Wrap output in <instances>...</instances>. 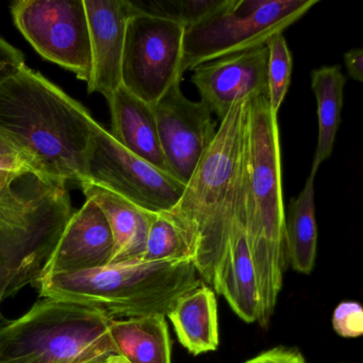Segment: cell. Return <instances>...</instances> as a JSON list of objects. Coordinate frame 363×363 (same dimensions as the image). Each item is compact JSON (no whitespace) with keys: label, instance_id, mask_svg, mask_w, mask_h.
I'll list each match as a JSON object with an SVG mask.
<instances>
[{"label":"cell","instance_id":"obj_16","mask_svg":"<svg viewBox=\"0 0 363 363\" xmlns=\"http://www.w3.org/2000/svg\"><path fill=\"white\" fill-rule=\"evenodd\" d=\"M108 104L111 113L110 135L113 139L131 154L171 175L161 148L152 106L123 86Z\"/></svg>","mask_w":363,"mask_h":363},{"label":"cell","instance_id":"obj_29","mask_svg":"<svg viewBox=\"0 0 363 363\" xmlns=\"http://www.w3.org/2000/svg\"><path fill=\"white\" fill-rule=\"evenodd\" d=\"M344 63L348 76L356 82H363V50L361 48L348 50L344 54Z\"/></svg>","mask_w":363,"mask_h":363},{"label":"cell","instance_id":"obj_27","mask_svg":"<svg viewBox=\"0 0 363 363\" xmlns=\"http://www.w3.org/2000/svg\"><path fill=\"white\" fill-rule=\"evenodd\" d=\"M33 171L21 152L0 135V173Z\"/></svg>","mask_w":363,"mask_h":363},{"label":"cell","instance_id":"obj_1","mask_svg":"<svg viewBox=\"0 0 363 363\" xmlns=\"http://www.w3.org/2000/svg\"><path fill=\"white\" fill-rule=\"evenodd\" d=\"M96 124L82 104L27 65L0 84V135L40 175L86 182Z\"/></svg>","mask_w":363,"mask_h":363},{"label":"cell","instance_id":"obj_28","mask_svg":"<svg viewBox=\"0 0 363 363\" xmlns=\"http://www.w3.org/2000/svg\"><path fill=\"white\" fill-rule=\"evenodd\" d=\"M245 363H306L305 359L297 350L277 347L262 352Z\"/></svg>","mask_w":363,"mask_h":363},{"label":"cell","instance_id":"obj_20","mask_svg":"<svg viewBox=\"0 0 363 363\" xmlns=\"http://www.w3.org/2000/svg\"><path fill=\"white\" fill-rule=\"evenodd\" d=\"M345 76L340 65L322 67L311 73V88L318 107V135L311 173L315 177L320 164L330 157L339 129L343 106Z\"/></svg>","mask_w":363,"mask_h":363},{"label":"cell","instance_id":"obj_17","mask_svg":"<svg viewBox=\"0 0 363 363\" xmlns=\"http://www.w3.org/2000/svg\"><path fill=\"white\" fill-rule=\"evenodd\" d=\"M80 186L86 199L97 203L109 223L114 244L109 264L141 260L154 212L90 182H82Z\"/></svg>","mask_w":363,"mask_h":363},{"label":"cell","instance_id":"obj_9","mask_svg":"<svg viewBox=\"0 0 363 363\" xmlns=\"http://www.w3.org/2000/svg\"><path fill=\"white\" fill-rule=\"evenodd\" d=\"M11 14L40 56L88 84L92 55L84 0H18L12 4Z\"/></svg>","mask_w":363,"mask_h":363},{"label":"cell","instance_id":"obj_18","mask_svg":"<svg viewBox=\"0 0 363 363\" xmlns=\"http://www.w3.org/2000/svg\"><path fill=\"white\" fill-rule=\"evenodd\" d=\"M180 343L197 356L218 346V303L209 286L201 284L182 295L167 314Z\"/></svg>","mask_w":363,"mask_h":363},{"label":"cell","instance_id":"obj_12","mask_svg":"<svg viewBox=\"0 0 363 363\" xmlns=\"http://www.w3.org/2000/svg\"><path fill=\"white\" fill-rule=\"evenodd\" d=\"M267 60L269 50L261 46L199 65L191 82L220 122L239 99L267 95Z\"/></svg>","mask_w":363,"mask_h":363},{"label":"cell","instance_id":"obj_22","mask_svg":"<svg viewBox=\"0 0 363 363\" xmlns=\"http://www.w3.org/2000/svg\"><path fill=\"white\" fill-rule=\"evenodd\" d=\"M194 254L188 235L167 211L155 213L141 261H193Z\"/></svg>","mask_w":363,"mask_h":363},{"label":"cell","instance_id":"obj_26","mask_svg":"<svg viewBox=\"0 0 363 363\" xmlns=\"http://www.w3.org/2000/svg\"><path fill=\"white\" fill-rule=\"evenodd\" d=\"M25 63V56L18 48L0 37V84L20 71Z\"/></svg>","mask_w":363,"mask_h":363},{"label":"cell","instance_id":"obj_19","mask_svg":"<svg viewBox=\"0 0 363 363\" xmlns=\"http://www.w3.org/2000/svg\"><path fill=\"white\" fill-rule=\"evenodd\" d=\"M110 337L116 354L128 363H171V343L165 316L112 318Z\"/></svg>","mask_w":363,"mask_h":363},{"label":"cell","instance_id":"obj_25","mask_svg":"<svg viewBox=\"0 0 363 363\" xmlns=\"http://www.w3.org/2000/svg\"><path fill=\"white\" fill-rule=\"evenodd\" d=\"M335 333L344 337H356L363 333V311L354 301H342L333 312Z\"/></svg>","mask_w":363,"mask_h":363},{"label":"cell","instance_id":"obj_14","mask_svg":"<svg viewBox=\"0 0 363 363\" xmlns=\"http://www.w3.org/2000/svg\"><path fill=\"white\" fill-rule=\"evenodd\" d=\"M113 237L105 214L96 203L86 199L82 209L74 212L56 247L52 250L43 275L90 271L110 263Z\"/></svg>","mask_w":363,"mask_h":363},{"label":"cell","instance_id":"obj_4","mask_svg":"<svg viewBox=\"0 0 363 363\" xmlns=\"http://www.w3.org/2000/svg\"><path fill=\"white\" fill-rule=\"evenodd\" d=\"M73 213L65 182L33 171L0 173V307L38 286Z\"/></svg>","mask_w":363,"mask_h":363},{"label":"cell","instance_id":"obj_23","mask_svg":"<svg viewBox=\"0 0 363 363\" xmlns=\"http://www.w3.org/2000/svg\"><path fill=\"white\" fill-rule=\"evenodd\" d=\"M269 50L267 60V99L272 112L278 116L284 103L292 76V55L284 35L272 38L267 43Z\"/></svg>","mask_w":363,"mask_h":363},{"label":"cell","instance_id":"obj_2","mask_svg":"<svg viewBox=\"0 0 363 363\" xmlns=\"http://www.w3.org/2000/svg\"><path fill=\"white\" fill-rule=\"evenodd\" d=\"M242 182L248 244L258 288L257 322L265 327L281 290L286 257L279 126L267 95L250 97Z\"/></svg>","mask_w":363,"mask_h":363},{"label":"cell","instance_id":"obj_24","mask_svg":"<svg viewBox=\"0 0 363 363\" xmlns=\"http://www.w3.org/2000/svg\"><path fill=\"white\" fill-rule=\"evenodd\" d=\"M131 3L138 11L171 18L186 29L213 13L222 5L223 0H152Z\"/></svg>","mask_w":363,"mask_h":363},{"label":"cell","instance_id":"obj_8","mask_svg":"<svg viewBox=\"0 0 363 363\" xmlns=\"http://www.w3.org/2000/svg\"><path fill=\"white\" fill-rule=\"evenodd\" d=\"M184 30L176 21L137 10L127 24L122 86L154 105L174 84H182Z\"/></svg>","mask_w":363,"mask_h":363},{"label":"cell","instance_id":"obj_13","mask_svg":"<svg viewBox=\"0 0 363 363\" xmlns=\"http://www.w3.org/2000/svg\"><path fill=\"white\" fill-rule=\"evenodd\" d=\"M90 30L92 69L88 93L110 101L122 86L127 24L137 12L129 0H84Z\"/></svg>","mask_w":363,"mask_h":363},{"label":"cell","instance_id":"obj_10","mask_svg":"<svg viewBox=\"0 0 363 363\" xmlns=\"http://www.w3.org/2000/svg\"><path fill=\"white\" fill-rule=\"evenodd\" d=\"M107 189L142 209L171 211L186 184L125 150L110 133L95 125L86 167V182Z\"/></svg>","mask_w":363,"mask_h":363},{"label":"cell","instance_id":"obj_5","mask_svg":"<svg viewBox=\"0 0 363 363\" xmlns=\"http://www.w3.org/2000/svg\"><path fill=\"white\" fill-rule=\"evenodd\" d=\"M192 260L133 261L71 274H48L43 297L82 303L114 320L167 316L177 299L201 286Z\"/></svg>","mask_w":363,"mask_h":363},{"label":"cell","instance_id":"obj_3","mask_svg":"<svg viewBox=\"0 0 363 363\" xmlns=\"http://www.w3.org/2000/svg\"><path fill=\"white\" fill-rule=\"evenodd\" d=\"M250 97L233 104L171 211L194 247L195 269L209 284L224 254L243 167L244 133Z\"/></svg>","mask_w":363,"mask_h":363},{"label":"cell","instance_id":"obj_15","mask_svg":"<svg viewBox=\"0 0 363 363\" xmlns=\"http://www.w3.org/2000/svg\"><path fill=\"white\" fill-rule=\"evenodd\" d=\"M212 286L242 320H258V288L248 244L242 177L228 241L214 272Z\"/></svg>","mask_w":363,"mask_h":363},{"label":"cell","instance_id":"obj_21","mask_svg":"<svg viewBox=\"0 0 363 363\" xmlns=\"http://www.w3.org/2000/svg\"><path fill=\"white\" fill-rule=\"evenodd\" d=\"M314 178L310 175L298 196L291 199L284 223L286 252L293 269L301 274L311 273L315 262L318 230Z\"/></svg>","mask_w":363,"mask_h":363},{"label":"cell","instance_id":"obj_30","mask_svg":"<svg viewBox=\"0 0 363 363\" xmlns=\"http://www.w3.org/2000/svg\"><path fill=\"white\" fill-rule=\"evenodd\" d=\"M93 363H128L124 357L121 354H116V352H110V354H106V356L101 357L99 360L94 361Z\"/></svg>","mask_w":363,"mask_h":363},{"label":"cell","instance_id":"obj_6","mask_svg":"<svg viewBox=\"0 0 363 363\" xmlns=\"http://www.w3.org/2000/svg\"><path fill=\"white\" fill-rule=\"evenodd\" d=\"M111 320L82 303L44 297L0 327V363H93L116 352Z\"/></svg>","mask_w":363,"mask_h":363},{"label":"cell","instance_id":"obj_11","mask_svg":"<svg viewBox=\"0 0 363 363\" xmlns=\"http://www.w3.org/2000/svg\"><path fill=\"white\" fill-rule=\"evenodd\" d=\"M150 106L169 173L186 184L216 138L213 113L203 101L186 99L180 82Z\"/></svg>","mask_w":363,"mask_h":363},{"label":"cell","instance_id":"obj_7","mask_svg":"<svg viewBox=\"0 0 363 363\" xmlns=\"http://www.w3.org/2000/svg\"><path fill=\"white\" fill-rule=\"evenodd\" d=\"M320 0H223L205 20L184 30L180 73L209 61L267 45Z\"/></svg>","mask_w":363,"mask_h":363}]
</instances>
